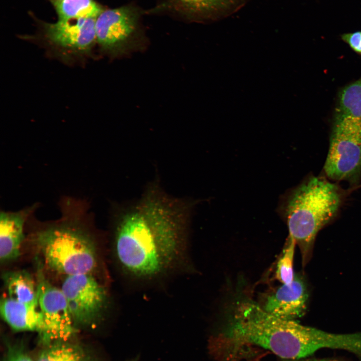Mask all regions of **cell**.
<instances>
[{"label": "cell", "mask_w": 361, "mask_h": 361, "mask_svg": "<svg viewBox=\"0 0 361 361\" xmlns=\"http://www.w3.org/2000/svg\"><path fill=\"white\" fill-rule=\"evenodd\" d=\"M194 205L169 196L155 182L136 203L113 209V251L124 277L151 283L185 269Z\"/></svg>", "instance_id": "6da1fadb"}, {"label": "cell", "mask_w": 361, "mask_h": 361, "mask_svg": "<svg viewBox=\"0 0 361 361\" xmlns=\"http://www.w3.org/2000/svg\"><path fill=\"white\" fill-rule=\"evenodd\" d=\"M87 201L64 197L59 202L60 219L36 231L34 240L45 263L67 276L91 273L97 264L93 238L85 226Z\"/></svg>", "instance_id": "7a4b0ae2"}, {"label": "cell", "mask_w": 361, "mask_h": 361, "mask_svg": "<svg viewBox=\"0 0 361 361\" xmlns=\"http://www.w3.org/2000/svg\"><path fill=\"white\" fill-rule=\"evenodd\" d=\"M307 328L295 320L271 315L259 304L245 299L233 307L224 336L237 345H256L283 359L297 360L306 357Z\"/></svg>", "instance_id": "3957f363"}, {"label": "cell", "mask_w": 361, "mask_h": 361, "mask_svg": "<svg viewBox=\"0 0 361 361\" xmlns=\"http://www.w3.org/2000/svg\"><path fill=\"white\" fill-rule=\"evenodd\" d=\"M341 198L335 185L319 177L308 179L281 197L278 211L299 248L303 266L310 258L317 233L336 215Z\"/></svg>", "instance_id": "277c9868"}, {"label": "cell", "mask_w": 361, "mask_h": 361, "mask_svg": "<svg viewBox=\"0 0 361 361\" xmlns=\"http://www.w3.org/2000/svg\"><path fill=\"white\" fill-rule=\"evenodd\" d=\"M140 18V10L132 5L104 10L95 21L101 52L114 58L141 49L145 38Z\"/></svg>", "instance_id": "5b68a950"}, {"label": "cell", "mask_w": 361, "mask_h": 361, "mask_svg": "<svg viewBox=\"0 0 361 361\" xmlns=\"http://www.w3.org/2000/svg\"><path fill=\"white\" fill-rule=\"evenodd\" d=\"M324 169L336 180L351 179L360 172V118L337 114Z\"/></svg>", "instance_id": "8992f818"}, {"label": "cell", "mask_w": 361, "mask_h": 361, "mask_svg": "<svg viewBox=\"0 0 361 361\" xmlns=\"http://www.w3.org/2000/svg\"><path fill=\"white\" fill-rule=\"evenodd\" d=\"M96 19L58 20L44 25L43 36L50 53L72 64L92 58L96 43Z\"/></svg>", "instance_id": "52a82bcc"}, {"label": "cell", "mask_w": 361, "mask_h": 361, "mask_svg": "<svg viewBox=\"0 0 361 361\" xmlns=\"http://www.w3.org/2000/svg\"><path fill=\"white\" fill-rule=\"evenodd\" d=\"M61 289L76 326H93L107 309V290L91 273L67 276Z\"/></svg>", "instance_id": "ba28073f"}, {"label": "cell", "mask_w": 361, "mask_h": 361, "mask_svg": "<svg viewBox=\"0 0 361 361\" xmlns=\"http://www.w3.org/2000/svg\"><path fill=\"white\" fill-rule=\"evenodd\" d=\"M37 277L39 305L44 322L41 336L48 343L66 341L76 332L66 299L61 289L49 283L40 269Z\"/></svg>", "instance_id": "9c48e42d"}, {"label": "cell", "mask_w": 361, "mask_h": 361, "mask_svg": "<svg viewBox=\"0 0 361 361\" xmlns=\"http://www.w3.org/2000/svg\"><path fill=\"white\" fill-rule=\"evenodd\" d=\"M249 0H163L153 12L165 11L192 21L210 22L228 17Z\"/></svg>", "instance_id": "30bf717a"}, {"label": "cell", "mask_w": 361, "mask_h": 361, "mask_svg": "<svg viewBox=\"0 0 361 361\" xmlns=\"http://www.w3.org/2000/svg\"><path fill=\"white\" fill-rule=\"evenodd\" d=\"M308 293L301 276L295 274L292 282L282 284L265 298L262 308L276 317L295 320L305 313Z\"/></svg>", "instance_id": "8fae6325"}, {"label": "cell", "mask_w": 361, "mask_h": 361, "mask_svg": "<svg viewBox=\"0 0 361 361\" xmlns=\"http://www.w3.org/2000/svg\"><path fill=\"white\" fill-rule=\"evenodd\" d=\"M35 203L17 211L0 213V259L6 262L16 259L25 238V226L37 209Z\"/></svg>", "instance_id": "7c38bea8"}, {"label": "cell", "mask_w": 361, "mask_h": 361, "mask_svg": "<svg viewBox=\"0 0 361 361\" xmlns=\"http://www.w3.org/2000/svg\"><path fill=\"white\" fill-rule=\"evenodd\" d=\"M0 311L4 320L14 330L36 331L42 334L44 322L39 302L27 303L4 297Z\"/></svg>", "instance_id": "4fadbf2b"}, {"label": "cell", "mask_w": 361, "mask_h": 361, "mask_svg": "<svg viewBox=\"0 0 361 361\" xmlns=\"http://www.w3.org/2000/svg\"><path fill=\"white\" fill-rule=\"evenodd\" d=\"M8 297L27 303L38 302L37 282L25 270L8 272L3 276Z\"/></svg>", "instance_id": "5bb4252c"}, {"label": "cell", "mask_w": 361, "mask_h": 361, "mask_svg": "<svg viewBox=\"0 0 361 361\" xmlns=\"http://www.w3.org/2000/svg\"><path fill=\"white\" fill-rule=\"evenodd\" d=\"M59 20L96 19L104 10L94 0H51Z\"/></svg>", "instance_id": "9a60e30c"}, {"label": "cell", "mask_w": 361, "mask_h": 361, "mask_svg": "<svg viewBox=\"0 0 361 361\" xmlns=\"http://www.w3.org/2000/svg\"><path fill=\"white\" fill-rule=\"evenodd\" d=\"M37 361H90L80 346L64 341L50 345L39 355Z\"/></svg>", "instance_id": "2e32d148"}, {"label": "cell", "mask_w": 361, "mask_h": 361, "mask_svg": "<svg viewBox=\"0 0 361 361\" xmlns=\"http://www.w3.org/2000/svg\"><path fill=\"white\" fill-rule=\"evenodd\" d=\"M338 98L337 114L361 119V79L342 89Z\"/></svg>", "instance_id": "e0dca14e"}, {"label": "cell", "mask_w": 361, "mask_h": 361, "mask_svg": "<svg viewBox=\"0 0 361 361\" xmlns=\"http://www.w3.org/2000/svg\"><path fill=\"white\" fill-rule=\"evenodd\" d=\"M296 243L288 237L281 256L279 258L275 272V278L282 284H289L294 279L293 259Z\"/></svg>", "instance_id": "ac0fdd59"}, {"label": "cell", "mask_w": 361, "mask_h": 361, "mask_svg": "<svg viewBox=\"0 0 361 361\" xmlns=\"http://www.w3.org/2000/svg\"><path fill=\"white\" fill-rule=\"evenodd\" d=\"M341 37L354 52L361 54V31L343 34Z\"/></svg>", "instance_id": "d6986e66"}, {"label": "cell", "mask_w": 361, "mask_h": 361, "mask_svg": "<svg viewBox=\"0 0 361 361\" xmlns=\"http://www.w3.org/2000/svg\"><path fill=\"white\" fill-rule=\"evenodd\" d=\"M5 361H33L32 359L25 353L18 350L11 352L6 358Z\"/></svg>", "instance_id": "ffe728a7"}, {"label": "cell", "mask_w": 361, "mask_h": 361, "mask_svg": "<svg viewBox=\"0 0 361 361\" xmlns=\"http://www.w3.org/2000/svg\"><path fill=\"white\" fill-rule=\"evenodd\" d=\"M283 361H336L332 359H306V360H302V359H297V360H285Z\"/></svg>", "instance_id": "44dd1931"}]
</instances>
